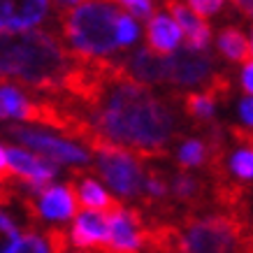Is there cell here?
Returning <instances> with one entry per match:
<instances>
[{"label":"cell","mask_w":253,"mask_h":253,"mask_svg":"<svg viewBox=\"0 0 253 253\" xmlns=\"http://www.w3.org/2000/svg\"><path fill=\"white\" fill-rule=\"evenodd\" d=\"M93 130L100 142L156 151L174 135V116L168 105L130 77H112L98 91Z\"/></svg>","instance_id":"obj_1"},{"label":"cell","mask_w":253,"mask_h":253,"mask_svg":"<svg viewBox=\"0 0 253 253\" xmlns=\"http://www.w3.org/2000/svg\"><path fill=\"white\" fill-rule=\"evenodd\" d=\"M72 75V63L54 35L42 31L0 35V79L49 88L70 84Z\"/></svg>","instance_id":"obj_2"},{"label":"cell","mask_w":253,"mask_h":253,"mask_svg":"<svg viewBox=\"0 0 253 253\" xmlns=\"http://www.w3.org/2000/svg\"><path fill=\"white\" fill-rule=\"evenodd\" d=\"M119 9L109 0H88L65 19V38L79 56L102 58L119 49L116 21Z\"/></svg>","instance_id":"obj_3"},{"label":"cell","mask_w":253,"mask_h":253,"mask_svg":"<svg viewBox=\"0 0 253 253\" xmlns=\"http://www.w3.org/2000/svg\"><path fill=\"white\" fill-rule=\"evenodd\" d=\"M181 253H253V242L242 235L235 218L207 216L188 223L179 235Z\"/></svg>","instance_id":"obj_4"},{"label":"cell","mask_w":253,"mask_h":253,"mask_svg":"<svg viewBox=\"0 0 253 253\" xmlns=\"http://www.w3.org/2000/svg\"><path fill=\"white\" fill-rule=\"evenodd\" d=\"M95 165L107 186L121 198H135L144 188L146 176L139 168V161L123 146L95 139Z\"/></svg>","instance_id":"obj_5"},{"label":"cell","mask_w":253,"mask_h":253,"mask_svg":"<svg viewBox=\"0 0 253 253\" xmlns=\"http://www.w3.org/2000/svg\"><path fill=\"white\" fill-rule=\"evenodd\" d=\"M9 135L19 142V144H26L33 154L44 156L49 161L61 163V165H75V168H84L88 165V151L82 149L77 142L65 137H58V135H51V132L42 130V128H33V126H16V128H9Z\"/></svg>","instance_id":"obj_6"},{"label":"cell","mask_w":253,"mask_h":253,"mask_svg":"<svg viewBox=\"0 0 253 253\" xmlns=\"http://www.w3.org/2000/svg\"><path fill=\"white\" fill-rule=\"evenodd\" d=\"M214 75V63L205 51L184 46L165 56V82L174 86H200Z\"/></svg>","instance_id":"obj_7"},{"label":"cell","mask_w":253,"mask_h":253,"mask_svg":"<svg viewBox=\"0 0 253 253\" xmlns=\"http://www.w3.org/2000/svg\"><path fill=\"white\" fill-rule=\"evenodd\" d=\"M7 156H9V169H12V174L23 179L28 184V188L33 193H38V195L44 191L46 186H51L49 181L58 172L54 161H49L44 156L33 154L28 149H21V146L7 149Z\"/></svg>","instance_id":"obj_8"},{"label":"cell","mask_w":253,"mask_h":253,"mask_svg":"<svg viewBox=\"0 0 253 253\" xmlns=\"http://www.w3.org/2000/svg\"><path fill=\"white\" fill-rule=\"evenodd\" d=\"M46 14L49 0H0V35L33 31Z\"/></svg>","instance_id":"obj_9"},{"label":"cell","mask_w":253,"mask_h":253,"mask_svg":"<svg viewBox=\"0 0 253 253\" xmlns=\"http://www.w3.org/2000/svg\"><path fill=\"white\" fill-rule=\"evenodd\" d=\"M142 242H144V232H142V223H139L137 214L116 205L109 211L107 249L112 253H137Z\"/></svg>","instance_id":"obj_10"},{"label":"cell","mask_w":253,"mask_h":253,"mask_svg":"<svg viewBox=\"0 0 253 253\" xmlns=\"http://www.w3.org/2000/svg\"><path fill=\"white\" fill-rule=\"evenodd\" d=\"M70 239L79 251H91L109 244V211L84 209L75 216Z\"/></svg>","instance_id":"obj_11"},{"label":"cell","mask_w":253,"mask_h":253,"mask_svg":"<svg viewBox=\"0 0 253 253\" xmlns=\"http://www.w3.org/2000/svg\"><path fill=\"white\" fill-rule=\"evenodd\" d=\"M0 119H19V121H46L56 123L63 128V121H58L54 114H46L44 109L33 105L26 98V93L14 84L0 82Z\"/></svg>","instance_id":"obj_12"},{"label":"cell","mask_w":253,"mask_h":253,"mask_svg":"<svg viewBox=\"0 0 253 253\" xmlns=\"http://www.w3.org/2000/svg\"><path fill=\"white\" fill-rule=\"evenodd\" d=\"M38 214L44 221H70L77 216V195L70 186L51 184L38 195Z\"/></svg>","instance_id":"obj_13"},{"label":"cell","mask_w":253,"mask_h":253,"mask_svg":"<svg viewBox=\"0 0 253 253\" xmlns=\"http://www.w3.org/2000/svg\"><path fill=\"white\" fill-rule=\"evenodd\" d=\"M169 12H172V19L179 23L181 28V35L186 40V46L191 49H198V51H205L211 42V31L205 23L202 16H198L188 5H181L176 0H169Z\"/></svg>","instance_id":"obj_14"},{"label":"cell","mask_w":253,"mask_h":253,"mask_svg":"<svg viewBox=\"0 0 253 253\" xmlns=\"http://www.w3.org/2000/svg\"><path fill=\"white\" fill-rule=\"evenodd\" d=\"M146 38H149V49H154L156 54L161 56H169L179 51L181 46V28L179 23L168 14H154L149 19V26H146Z\"/></svg>","instance_id":"obj_15"},{"label":"cell","mask_w":253,"mask_h":253,"mask_svg":"<svg viewBox=\"0 0 253 253\" xmlns=\"http://www.w3.org/2000/svg\"><path fill=\"white\" fill-rule=\"evenodd\" d=\"M126 72H128V77L142 86L161 84V82H165V56L156 54L149 46H142L128 58Z\"/></svg>","instance_id":"obj_16"},{"label":"cell","mask_w":253,"mask_h":253,"mask_svg":"<svg viewBox=\"0 0 253 253\" xmlns=\"http://www.w3.org/2000/svg\"><path fill=\"white\" fill-rule=\"evenodd\" d=\"M77 200L84 205V209H91V211H112L116 207V202L112 200L102 186L91 179V176H84L77 186Z\"/></svg>","instance_id":"obj_17"},{"label":"cell","mask_w":253,"mask_h":253,"mask_svg":"<svg viewBox=\"0 0 253 253\" xmlns=\"http://www.w3.org/2000/svg\"><path fill=\"white\" fill-rule=\"evenodd\" d=\"M218 51H221L228 61L242 63L251 54V44L246 42L244 33L237 28H223L218 35Z\"/></svg>","instance_id":"obj_18"},{"label":"cell","mask_w":253,"mask_h":253,"mask_svg":"<svg viewBox=\"0 0 253 253\" xmlns=\"http://www.w3.org/2000/svg\"><path fill=\"white\" fill-rule=\"evenodd\" d=\"M186 109L188 114L200 119V121H209L216 112V98H214V88L205 93H191L186 98Z\"/></svg>","instance_id":"obj_19"},{"label":"cell","mask_w":253,"mask_h":253,"mask_svg":"<svg viewBox=\"0 0 253 253\" xmlns=\"http://www.w3.org/2000/svg\"><path fill=\"white\" fill-rule=\"evenodd\" d=\"M176 156H179V163L184 168H198L207 158V146L200 139H186L184 144L179 146V154Z\"/></svg>","instance_id":"obj_20"},{"label":"cell","mask_w":253,"mask_h":253,"mask_svg":"<svg viewBox=\"0 0 253 253\" xmlns=\"http://www.w3.org/2000/svg\"><path fill=\"white\" fill-rule=\"evenodd\" d=\"M19 239H21L19 225L12 221V216L7 211L0 209V253H9L19 244Z\"/></svg>","instance_id":"obj_21"},{"label":"cell","mask_w":253,"mask_h":253,"mask_svg":"<svg viewBox=\"0 0 253 253\" xmlns=\"http://www.w3.org/2000/svg\"><path fill=\"white\" fill-rule=\"evenodd\" d=\"M9 253H54V246L49 239H44L42 235H35V232H28L19 239V244L12 249Z\"/></svg>","instance_id":"obj_22"},{"label":"cell","mask_w":253,"mask_h":253,"mask_svg":"<svg viewBox=\"0 0 253 253\" xmlns=\"http://www.w3.org/2000/svg\"><path fill=\"white\" fill-rule=\"evenodd\" d=\"M116 35H119V44L121 46L135 44L137 38H139V26H137V21H135V16L119 14V21H116Z\"/></svg>","instance_id":"obj_23"},{"label":"cell","mask_w":253,"mask_h":253,"mask_svg":"<svg viewBox=\"0 0 253 253\" xmlns=\"http://www.w3.org/2000/svg\"><path fill=\"white\" fill-rule=\"evenodd\" d=\"M172 193L179 200H191L198 195V181L191 174H176L172 181Z\"/></svg>","instance_id":"obj_24"},{"label":"cell","mask_w":253,"mask_h":253,"mask_svg":"<svg viewBox=\"0 0 253 253\" xmlns=\"http://www.w3.org/2000/svg\"><path fill=\"white\" fill-rule=\"evenodd\" d=\"M225 0H188V7L195 12L198 16H214L216 12H221Z\"/></svg>","instance_id":"obj_25"},{"label":"cell","mask_w":253,"mask_h":253,"mask_svg":"<svg viewBox=\"0 0 253 253\" xmlns=\"http://www.w3.org/2000/svg\"><path fill=\"white\" fill-rule=\"evenodd\" d=\"M119 5L130 12V16H139V19H144V16L151 14V9H154V2L151 0H114Z\"/></svg>","instance_id":"obj_26"},{"label":"cell","mask_w":253,"mask_h":253,"mask_svg":"<svg viewBox=\"0 0 253 253\" xmlns=\"http://www.w3.org/2000/svg\"><path fill=\"white\" fill-rule=\"evenodd\" d=\"M144 191L151 195V198H163L168 193V186L158 174H149L144 179Z\"/></svg>","instance_id":"obj_27"},{"label":"cell","mask_w":253,"mask_h":253,"mask_svg":"<svg viewBox=\"0 0 253 253\" xmlns=\"http://www.w3.org/2000/svg\"><path fill=\"white\" fill-rule=\"evenodd\" d=\"M239 119H242L244 126L253 128V95H249V98L239 102Z\"/></svg>","instance_id":"obj_28"},{"label":"cell","mask_w":253,"mask_h":253,"mask_svg":"<svg viewBox=\"0 0 253 253\" xmlns=\"http://www.w3.org/2000/svg\"><path fill=\"white\" fill-rule=\"evenodd\" d=\"M242 86L249 95H253V61L244 63V68H242Z\"/></svg>","instance_id":"obj_29"},{"label":"cell","mask_w":253,"mask_h":253,"mask_svg":"<svg viewBox=\"0 0 253 253\" xmlns=\"http://www.w3.org/2000/svg\"><path fill=\"white\" fill-rule=\"evenodd\" d=\"M9 174H12V169H9L7 149H2V146H0V181H7Z\"/></svg>","instance_id":"obj_30"},{"label":"cell","mask_w":253,"mask_h":253,"mask_svg":"<svg viewBox=\"0 0 253 253\" xmlns=\"http://www.w3.org/2000/svg\"><path fill=\"white\" fill-rule=\"evenodd\" d=\"M58 7H63V9H70V7H75L77 9L79 5H84V0H54Z\"/></svg>","instance_id":"obj_31"},{"label":"cell","mask_w":253,"mask_h":253,"mask_svg":"<svg viewBox=\"0 0 253 253\" xmlns=\"http://www.w3.org/2000/svg\"><path fill=\"white\" fill-rule=\"evenodd\" d=\"M235 5H239V7L244 9L246 14L253 16V0H235Z\"/></svg>","instance_id":"obj_32"},{"label":"cell","mask_w":253,"mask_h":253,"mask_svg":"<svg viewBox=\"0 0 253 253\" xmlns=\"http://www.w3.org/2000/svg\"><path fill=\"white\" fill-rule=\"evenodd\" d=\"M75 253H102V251H75ZM112 253V251H109Z\"/></svg>","instance_id":"obj_33"},{"label":"cell","mask_w":253,"mask_h":253,"mask_svg":"<svg viewBox=\"0 0 253 253\" xmlns=\"http://www.w3.org/2000/svg\"><path fill=\"white\" fill-rule=\"evenodd\" d=\"M249 44H251V56H253V31H251V42Z\"/></svg>","instance_id":"obj_34"},{"label":"cell","mask_w":253,"mask_h":253,"mask_svg":"<svg viewBox=\"0 0 253 253\" xmlns=\"http://www.w3.org/2000/svg\"><path fill=\"white\" fill-rule=\"evenodd\" d=\"M2 200H5V195H2V193H0V202H2Z\"/></svg>","instance_id":"obj_35"}]
</instances>
